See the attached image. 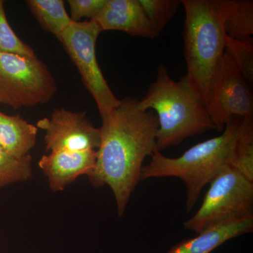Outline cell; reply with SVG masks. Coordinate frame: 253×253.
<instances>
[{
  "instance_id": "obj_1",
  "label": "cell",
  "mask_w": 253,
  "mask_h": 253,
  "mask_svg": "<svg viewBox=\"0 0 253 253\" xmlns=\"http://www.w3.org/2000/svg\"><path fill=\"white\" fill-rule=\"evenodd\" d=\"M158 121L153 111H142L138 100L126 97L102 120L96 163L87 175L91 185L111 188L118 215L122 217L141 180L144 161L157 151Z\"/></svg>"
},
{
  "instance_id": "obj_2",
  "label": "cell",
  "mask_w": 253,
  "mask_h": 253,
  "mask_svg": "<svg viewBox=\"0 0 253 253\" xmlns=\"http://www.w3.org/2000/svg\"><path fill=\"white\" fill-rule=\"evenodd\" d=\"M142 111L156 112L158 121V151L180 144L195 135L214 129L206 106L191 89L186 78L175 81L166 66L160 64L156 81L138 100Z\"/></svg>"
},
{
  "instance_id": "obj_3",
  "label": "cell",
  "mask_w": 253,
  "mask_h": 253,
  "mask_svg": "<svg viewBox=\"0 0 253 253\" xmlns=\"http://www.w3.org/2000/svg\"><path fill=\"white\" fill-rule=\"evenodd\" d=\"M188 84L206 106L213 73L225 51L227 0H181Z\"/></svg>"
},
{
  "instance_id": "obj_4",
  "label": "cell",
  "mask_w": 253,
  "mask_h": 253,
  "mask_svg": "<svg viewBox=\"0 0 253 253\" xmlns=\"http://www.w3.org/2000/svg\"><path fill=\"white\" fill-rule=\"evenodd\" d=\"M242 120L231 118L220 135L194 145L179 157H167L157 150L151 156L149 163L143 167L141 179H181L186 187V211L191 212L205 186L230 166Z\"/></svg>"
},
{
  "instance_id": "obj_5",
  "label": "cell",
  "mask_w": 253,
  "mask_h": 253,
  "mask_svg": "<svg viewBox=\"0 0 253 253\" xmlns=\"http://www.w3.org/2000/svg\"><path fill=\"white\" fill-rule=\"evenodd\" d=\"M253 217V181L235 168L226 166L212 181L202 205L184 223L196 234L224 221Z\"/></svg>"
},
{
  "instance_id": "obj_6",
  "label": "cell",
  "mask_w": 253,
  "mask_h": 253,
  "mask_svg": "<svg viewBox=\"0 0 253 253\" xmlns=\"http://www.w3.org/2000/svg\"><path fill=\"white\" fill-rule=\"evenodd\" d=\"M57 86L37 56L0 52V103L14 109L44 104Z\"/></svg>"
},
{
  "instance_id": "obj_7",
  "label": "cell",
  "mask_w": 253,
  "mask_h": 253,
  "mask_svg": "<svg viewBox=\"0 0 253 253\" xmlns=\"http://www.w3.org/2000/svg\"><path fill=\"white\" fill-rule=\"evenodd\" d=\"M101 29L94 20L75 22L63 33L61 42L94 98L101 120L109 116L121 103L105 79L98 63L96 44Z\"/></svg>"
},
{
  "instance_id": "obj_8",
  "label": "cell",
  "mask_w": 253,
  "mask_h": 253,
  "mask_svg": "<svg viewBox=\"0 0 253 253\" xmlns=\"http://www.w3.org/2000/svg\"><path fill=\"white\" fill-rule=\"evenodd\" d=\"M206 108L214 129L219 132L231 118L253 116L251 84L227 51H224L213 73Z\"/></svg>"
},
{
  "instance_id": "obj_9",
  "label": "cell",
  "mask_w": 253,
  "mask_h": 253,
  "mask_svg": "<svg viewBox=\"0 0 253 253\" xmlns=\"http://www.w3.org/2000/svg\"><path fill=\"white\" fill-rule=\"evenodd\" d=\"M36 126L44 131L48 152L97 150L101 144L100 128L94 126L84 113L55 109L50 118L38 121Z\"/></svg>"
},
{
  "instance_id": "obj_10",
  "label": "cell",
  "mask_w": 253,
  "mask_h": 253,
  "mask_svg": "<svg viewBox=\"0 0 253 253\" xmlns=\"http://www.w3.org/2000/svg\"><path fill=\"white\" fill-rule=\"evenodd\" d=\"M96 157V150L54 151L42 156L38 166L47 179L50 189L60 192L80 176H87L94 167Z\"/></svg>"
},
{
  "instance_id": "obj_11",
  "label": "cell",
  "mask_w": 253,
  "mask_h": 253,
  "mask_svg": "<svg viewBox=\"0 0 253 253\" xmlns=\"http://www.w3.org/2000/svg\"><path fill=\"white\" fill-rule=\"evenodd\" d=\"M94 21L101 32L118 31L133 37L154 40L159 37L139 0H106Z\"/></svg>"
},
{
  "instance_id": "obj_12",
  "label": "cell",
  "mask_w": 253,
  "mask_h": 253,
  "mask_svg": "<svg viewBox=\"0 0 253 253\" xmlns=\"http://www.w3.org/2000/svg\"><path fill=\"white\" fill-rule=\"evenodd\" d=\"M253 217L224 221L173 246L166 253H211L224 243L253 232Z\"/></svg>"
},
{
  "instance_id": "obj_13",
  "label": "cell",
  "mask_w": 253,
  "mask_h": 253,
  "mask_svg": "<svg viewBox=\"0 0 253 253\" xmlns=\"http://www.w3.org/2000/svg\"><path fill=\"white\" fill-rule=\"evenodd\" d=\"M38 129L20 115L9 116L0 111V146L14 157L30 155L36 144Z\"/></svg>"
},
{
  "instance_id": "obj_14",
  "label": "cell",
  "mask_w": 253,
  "mask_h": 253,
  "mask_svg": "<svg viewBox=\"0 0 253 253\" xmlns=\"http://www.w3.org/2000/svg\"><path fill=\"white\" fill-rule=\"evenodd\" d=\"M28 8L44 31L61 41L63 33L73 22L62 0H27Z\"/></svg>"
},
{
  "instance_id": "obj_15",
  "label": "cell",
  "mask_w": 253,
  "mask_h": 253,
  "mask_svg": "<svg viewBox=\"0 0 253 253\" xmlns=\"http://www.w3.org/2000/svg\"><path fill=\"white\" fill-rule=\"evenodd\" d=\"M224 28L226 36L231 39L241 41L253 40L252 0H227Z\"/></svg>"
},
{
  "instance_id": "obj_16",
  "label": "cell",
  "mask_w": 253,
  "mask_h": 253,
  "mask_svg": "<svg viewBox=\"0 0 253 253\" xmlns=\"http://www.w3.org/2000/svg\"><path fill=\"white\" fill-rule=\"evenodd\" d=\"M230 166L253 181V116L243 118Z\"/></svg>"
},
{
  "instance_id": "obj_17",
  "label": "cell",
  "mask_w": 253,
  "mask_h": 253,
  "mask_svg": "<svg viewBox=\"0 0 253 253\" xmlns=\"http://www.w3.org/2000/svg\"><path fill=\"white\" fill-rule=\"evenodd\" d=\"M32 161L31 155L22 158H16L0 146V188L31 179Z\"/></svg>"
},
{
  "instance_id": "obj_18",
  "label": "cell",
  "mask_w": 253,
  "mask_h": 253,
  "mask_svg": "<svg viewBox=\"0 0 253 253\" xmlns=\"http://www.w3.org/2000/svg\"><path fill=\"white\" fill-rule=\"evenodd\" d=\"M154 31L161 35L181 5V0H139Z\"/></svg>"
},
{
  "instance_id": "obj_19",
  "label": "cell",
  "mask_w": 253,
  "mask_h": 253,
  "mask_svg": "<svg viewBox=\"0 0 253 253\" xmlns=\"http://www.w3.org/2000/svg\"><path fill=\"white\" fill-rule=\"evenodd\" d=\"M225 51L231 56L236 66L247 80L253 83V40L236 41L226 36Z\"/></svg>"
},
{
  "instance_id": "obj_20",
  "label": "cell",
  "mask_w": 253,
  "mask_h": 253,
  "mask_svg": "<svg viewBox=\"0 0 253 253\" xmlns=\"http://www.w3.org/2000/svg\"><path fill=\"white\" fill-rule=\"evenodd\" d=\"M0 52L37 56L33 48L21 41L10 26L2 0H0Z\"/></svg>"
},
{
  "instance_id": "obj_21",
  "label": "cell",
  "mask_w": 253,
  "mask_h": 253,
  "mask_svg": "<svg viewBox=\"0 0 253 253\" xmlns=\"http://www.w3.org/2000/svg\"><path fill=\"white\" fill-rule=\"evenodd\" d=\"M106 0H68L71 9V18L79 22L83 18L94 19L103 9Z\"/></svg>"
}]
</instances>
